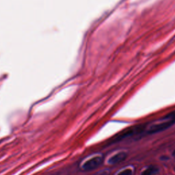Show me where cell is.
Here are the masks:
<instances>
[{"label":"cell","mask_w":175,"mask_h":175,"mask_svg":"<svg viewBox=\"0 0 175 175\" xmlns=\"http://www.w3.org/2000/svg\"><path fill=\"white\" fill-rule=\"evenodd\" d=\"M97 175H110L109 172L108 171H102L100 173L98 174Z\"/></svg>","instance_id":"cell-8"},{"label":"cell","mask_w":175,"mask_h":175,"mask_svg":"<svg viewBox=\"0 0 175 175\" xmlns=\"http://www.w3.org/2000/svg\"><path fill=\"white\" fill-rule=\"evenodd\" d=\"M127 157V154L124 152H121L114 155L111 158H109L108 160V163L109 164H116L118 163L123 162L126 158Z\"/></svg>","instance_id":"cell-4"},{"label":"cell","mask_w":175,"mask_h":175,"mask_svg":"<svg viewBox=\"0 0 175 175\" xmlns=\"http://www.w3.org/2000/svg\"><path fill=\"white\" fill-rule=\"evenodd\" d=\"M146 124H139V125H136L124 129V130L118 133L117 135L114 136V137L110 138L108 141V143H107V145H111L114 143L118 142L126 138H129L130 136L136 135V134L142 133L144 130Z\"/></svg>","instance_id":"cell-1"},{"label":"cell","mask_w":175,"mask_h":175,"mask_svg":"<svg viewBox=\"0 0 175 175\" xmlns=\"http://www.w3.org/2000/svg\"><path fill=\"white\" fill-rule=\"evenodd\" d=\"M172 156L175 157V149L173 150V152H172Z\"/></svg>","instance_id":"cell-9"},{"label":"cell","mask_w":175,"mask_h":175,"mask_svg":"<svg viewBox=\"0 0 175 175\" xmlns=\"http://www.w3.org/2000/svg\"><path fill=\"white\" fill-rule=\"evenodd\" d=\"M118 175H133V171L130 168L125 169L119 172Z\"/></svg>","instance_id":"cell-6"},{"label":"cell","mask_w":175,"mask_h":175,"mask_svg":"<svg viewBox=\"0 0 175 175\" xmlns=\"http://www.w3.org/2000/svg\"><path fill=\"white\" fill-rule=\"evenodd\" d=\"M158 170L157 168L155 166H150L149 168H147V169L144 170L141 175H155V174L157 173Z\"/></svg>","instance_id":"cell-5"},{"label":"cell","mask_w":175,"mask_h":175,"mask_svg":"<svg viewBox=\"0 0 175 175\" xmlns=\"http://www.w3.org/2000/svg\"><path fill=\"white\" fill-rule=\"evenodd\" d=\"M175 123L174 120H170V121L165 122V123H162L160 124H154L152 127H150L149 130L147 131L148 134H155L159 132H161L166 129L171 127V126L173 125Z\"/></svg>","instance_id":"cell-2"},{"label":"cell","mask_w":175,"mask_h":175,"mask_svg":"<svg viewBox=\"0 0 175 175\" xmlns=\"http://www.w3.org/2000/svg\"><path fill=\"white\" fill-rule=\"evenodd\" d=\"M103 163V158L101 157H95L86 162L83 165V169L85 171H93L97 168Z\"/></svg>","instance_id":"cell-3"},{"label":"cell","mask_w":175,"mask_h":175,"mask_svg":"<svg viewBox=\"0 0 175 175\" xmlns=\"http://www.w3.org/2000/svg\"><path fill=\"white\" fill-rule=\"evenodd\" d=\"M164 119H170V120H174L175 121V111H173L167 114L166 116H164Z\"/></svg>","instance_id":"cell-7"}]
</instances>
